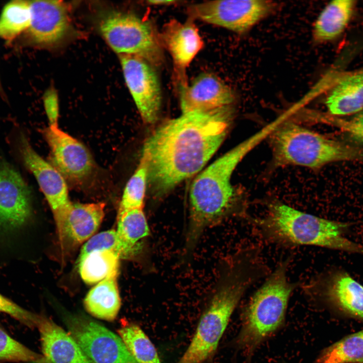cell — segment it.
<instances>
[{"label":"cell","mask_w":363,"mask_h":363,"mask_svg":"<svg viewBox=\"0 0 363 363\" xmlns=\"http://www.w3.org/2000/svg\"><path fill=\"white\" fill-rule=\"evenodd\" d=\"M232 114L230 106L182 113L150 135L141 158L146 163L147 185L154 197L165 195L200 171L224 140Z\"/></svg>","instance_id":"1"},{"label":"cell","mask_w":363,"mask_h":363,"mask_svg":"<svg viewBox=\"0 0 363 363\" xmlns=\"http://www.w3.org/2000/svg\"><path fill=\"white\" fill-rule=\"evenodd\" d=\"M277 126L276 122L267 125L217 159L195 178L190 190L185 255L193 251L206 229L231 217L247 221L250 217L231 184V175L243 158Z\"/></svg>","instance_id":"2"},{"label":"cell","mask_w":363,"mask_h":363,"mask_svg":"<svg viewBox=\"0 0 363 363\" xmlns=\"http://www.w3.org/2000/svg\"><path fill=\"white\" fill-rule=\"evenodd\" d=\"M255 245L229 258L190 345L176 363H202L216 350L230 317L245 293L270 273Z\"/></svg>","instance_id":"3"},{"label":"cell","mask_w":363,"mask_h":363,"mask_svg":"<svg viewBox=\"0 0 363 363\" xmlns=\"http://www.w3.org/2000/svg\"><path fill=\"white\" fill-rule=\"evenodd\" d=\"M264 241L282 247L311 246L363 254V245L348 239L346 223L302 212L281 202L267 205L262 217L247 221Z\"/></svg>","instance_id":"4"},{"label":"cell","mask_w":363,"mask_h":363,"mask_svg":"<svg viewBox=\"0 0 363 363\" xmlns=\"http://www.w3.org/2000/svg\"><path fill=\"white\" fill-rule=\"evenodd\" d=\"M269 135L273 161L278 166L316 169L332 162L363 158L361 149L293 123L279 124Z\"/></svg>","instance_id":"5"},{"label":"cell","mask_w":363,"mask_h":363,"mask_svg":"<svg viewBox=\"0 0 363 363\" xmlns=\"http://www.w3.org/2000/svg\"><path fill=\"white\" fill-rule=\"evenodd\" d=\"M291 257L281 260L251 296L245 309L240 343L251 348L274 332L284 318L289 297L300 284L287 272Z\"/></svg>","instance_id":"6"},{"label":"cell","mask_w":363,"mask_h":363,"mask_svg":"<svg viewBox=\"0 0 363 363\" xmlns=\"http://www.w3.org/2000/svg\"><path fill=\"white\" fill-rule=\"evenodd\" d=\"M101 34L115 52L140 57L152 66L163 61L162 44L153 25L137 16L113 12L101 21Z\"/></svg>","instance_id":"7"},{"label":"cell","mask_w":363,"mask_h":363,"mask_svg":"<svg viewBox=\"0 0 363 363\" xmlns=\"http://www.w3.org/2000/svg\"><path fill=\"white\" fill-rule=\"evenodd\" d=\"M264 0H221L202 2L188 8L190 16L237 33H243L274 8Z\"/></svg>","instance_id":"8"},{"label":"cell","mask_w":363,"mask_h":363,"mask_svg":"<svg viewBox=\"0 0 363 363\" xmlns=\"http://www.w3.org/2000/svg\"><path fill=\"white\" fill-rule=\"evenodd\" d=\"M69 334L89 363H137L120 337L89 319H68Z\"/></svg>","instance_id":"9"},{"label":"cell","mask_w":363,"mask_h":363,"mask_svg":"<svg viewBox=\"0 0 363 363\" xmlns=\"http://www.w3.org/2000/svg\"><path fill=\"white\" fill-rule=\"evenodd\" d=\"M121 65L126 84L144 122L158 119L162 96L160 83L153 66L143 58L121 55Z\"/></svg>","instance_id":"10"},{"label":"cell","mask_w":363,"mask_h":363,"mask_svg":"<svg viewBox=\"0 0 363 363\" xmlns=\"http://www.w3.org/2000/svg\"><path fill=\"white\" fill-rule=\"evenodd\" d=\"M300 286L306 293L320 295L344 312L363 318V286L347 273H321Z\"/></svg>","instance_id":"11"},{"label":"cell","mask_w":363,"mask_h":363,"mask_svg":"<svg viewBox=\"0 0 363 363\" xmlns=\"http://www.w3.org/2000/svg\"><path fill=\"white\" fill-rule=\"evenodd\" d=\"M49 147L54 166L64 177L80 181L92 172L94 162L87 147L77 139L49 125L43 132Z\"/></svg>","instance_id":"12"},{"label":"cell","mask_w":363,"mask_h":363,"mask_svg":"<svg viewBox=\"0 0 363 363\" xmlns=\"http://www.w3.org/2000/svg\"><path fill=\"white\" fill-rule=\"evenodd\" d=\"M105 204L71 203L54 217L63 248L78 246L98 229L104 216Z\"/></svg>","instance_id":"13"},{"label":"cell","mask_w":363,"mask_h":363,"mask_svg":"<svg viewBox=\"0 0 363 363\" xmlns=\"http://www.w3.org/2000/svg\"><path fill=\"white\" fill-rule=\"evenodd\" d=\"M29 190L12 166L0 162V226L14 229L23 225L31 212Z\"/></svg>","instance_id":"14"},{"label":"cell","mask_w":363,"mask_h":363,"mask_svg":"<svg viewBox=\"0 0 363 363\" xmlns=\"http://www.w3.org/2000/svg\"><path fill=\"white\" fill-rule=\"evenodd\" d=\"M19 141V149L24 164L36 178L54 217L71 202L64 177L36 153L25 135L20 136Z\"/></svg>","instance_id":"15"},{"label":"cell","mask_w":363,"mask_h":363,"mask_svg":"<svg viewBox=\"0 0 363 363\" xmlns=\"http://www.w3.org/2000/svg\"><path fill=\"white\" fill-rule=\"evenodd\" d=\"M182 113L210 111L230 106L234 95L220 78L210 73H202L190 85L182 84L179 94Z\"/></svg>","instance_id":"16"},{"label":"cell","mask_w":363,"mask_h":363,"mask_svg":"<svg viewBox=\"0 0 363 363\" xmlns=\"http://www.w3.org/2000/svg\"><path fill=\"white\" fill-rule=\"evenodd\" d=\"M31 19L25 32L28 39L38 45L50 44L60 40L69 26L65 5L57 1H31Z\"/></svg>","instance_id":"17"},{"label":"cell","mask_w":363,"mask_h":363,"mask_svg":"<svg viewBox=\"0 0 363 363\" xmlns=\"http://www.w3.org/2000/svg\"><path fill=\"white\" fill-rule=\"evenodd\" d=\"M162 46L171 55L176 67L184 70L202 48L203 41L195 24L172 19L166 23L159 36Z\"/></svg>","instance_id":"18"},{"label":"cell","mask_w":363,"mask_h":363,"mask_svg":"<svg viewBox=\"0 0 363 363\" xmlns=\"http://www.w3.org/2000/svg\"><path fill=\"white\" fill-rule=\"evenodd\" d=\"M37 327L47 363H89L71 335L51 320L40 317Z\"/></svg>","instance_id":"19"},{"label":"cell","mask_w":363,"mask_h":363,"mask_svg":"<svg viewBox=\"0 0 363 363\" xmlns=\"http://www.w3.org/2000/svg\"><path fill=\"white\" fill-rule=\"evenodd\" d=\"M326 105L329 113L336 116L363 110V71L341 78L328 95Z\"/></svg>","instance_id":"20"},{"label":"cell","mask_w":363,"mask_h":363,"mask_svg":"<svg viewBox=\"0 0 363 363\" xmlns=\"http://www.w3.org/2000/svg\"><path fill=\"white\" fill-rule=\"evenodd\" d=\"M118 272L97 283L86 295L85 308L93 317L107 321H112L117 317L121 307L117 281Z\"/></svg>","instance_id":"21"},{"label":"cell","mask_w":363,"mask_h":363,"mask_svg":"<svg viewBox=\"0 0 363 363\" xmlns=\"http://www.w3.org/2000/svg\"><path fill=\"white\" fill-rule=\"evenodd\" d=\"M353 0H335L330 2L316 20L313 37L318 42H326L338 37L348 24L353 13Z\"/></svg>","instance_id":"22"},{"label":"cell","mask_w":363,"mask_h":363,"mask_svg":"<svg viewBox=\"0 0 363 363\" xmlns=\"http://www.w3.org/2000/svg\"><path fill=\"white\" fill-rule=\"evenodd\" d=\"M117 235L122 247L123 258L133 255L139 250L142 240L150 234V229L143 209L118 210Z\"/></svg>","instance_id":"23"},{"label":"cell","mask_w":363,"mask_h":363,"mask_svg":"<svg viewBox=\"0 0 363 363\" xmlns=\"http://www.w3.org/2000/svg\"><path fill=\"white\" fill-rule=\"evenodd\" d=\"M119 255L110 250L92 252L78 259V263L82 280L88 284L97 283L119 271Z\"/></svg>","instance_id":"24"},{"label":"cell","mask_w":363,"mask_h":363,"mask_svg":"<svg viewBox=\"0 0 363 363\" xmlns=\"http://www.w3.org/2000/svg\"><path fill=\"white\" fill-rule=\"evenodd\" d=\"M31 19V1L8 3L0 15V37L11 43L29 28Z\"/></svg>","instance_id":"25"},{"label":"cell","mask_w":363,"mask_h":363,"mask_svg":"<svg viewBox=\"0 0 363 363\" xmlns=\"http://www.w3.org/2000/svg\"><path fill=\"white\" fill-rule=\"evenodd\" d=\"M118 333L137 363H161L154 345L138 325L125 323Z\"/></svg>","instance_id":"26"},{"label":"cell","mask_w":363,"mask_h":363,"mask_svg":"<svg viewBox=\"0 0 363 363\" xmlns=\"http://www.w3.org/2000/svg\"><path fill=\"white\" fill-rule=\"evenodd\" d=\"M363 362V329L336 342L323 352L318 363Z\"/></svg>","instance_id":"27"},{"label":"cell","mask_w":363,"mask_h":363,"mask_svg":"<svg viewBox=\"0 0 363 363\" xmlns=\"http://www.w3.org/2000/svg\"><path fill=\"white\" fill-rule=\"evenodd\" d=\"M147 185V165L141 158L137 169L126 184L118 210L143 209Z\"/></svg>","instance_id":"28"},{"label":"cell","mask_w":363,"mask_h":363,"mask_svg":"<svg viewBox=\"0 0 363 363\" xmlns=\"http://www.w3.org/2000/svg\"><path fill=\"white\" fill-rule=\"evenodd\" d=\"M0 360L47 363L43 356L17 341L1 328Z\"/></svg>","instance_id":"29"},{"label":"cell","mask_w":363,"mask_h":363,"mask_svg":"<svg viewBox=\"0 0 363 363\" xmlns=\"http://www.w3.org/2000/svg\"><path fill=\"white\" fill-rule=\"evenodd\" d=\"M99 250L112 251L117 253L121 259L123 258L122 249L116 230H107L92 236L83 246L79 259Z\"/></svg>","instance_id":"30"},{"label":"cell","mask_w":363,"mask_h":363,"mask_svg":"<svg viewBox=\"0 0 363 363\" xmlns=\"http://www.w3.org/2000/svg\"><path fill=\"white\" fill-rule=\"evenodd\" d=\"M0 313L8 314L29 327L37 326L40 318L24 309L1 293Z\"/></svg>","instance_id":"31"},{"label":"cell","mask_w":363,"mask_h":363,"mask_svg":"<svg viewBox=\"0 0 363 363\" xmlns=\"http://www.w3.org/2000/svg\"><path fill=\"white\" fill-rule=\"evenodd\" d=\"M325 120L343 132L363 141V110L349 119L336 117Z\"/></svg>","instance_id":"32"},{"label":"cell","mask_w":363,"mask_h":363,"mask_svg":"<svg viewBox=\"0 0 363 363\" xmlns=\"http://www.w3.org/2000/svg\"><path fill=\"white\" fill-rule=\"evenodd\" d=\"M45 109L49 122V125H57L58 117V101L56 93L52 90L45 93L44 97Z\"/></svg>","instance_id":"33"},{"label":"cell","mask_w":363,"mask_h":363,"mask_svg":"<svg viewBox=\"0 0 363 363\" xmlns=\"http://www.w3.org/2000/svg\"><path fill=\"white\" fill-rule=\"evenodd\" d=\"M176 1H168V0H152V1H148V3L150 5H160V6H163V5H170L174 4Z\"/></svg>","instance_id":"34"},{"label":"cell","mask_w":363,"mask_h":363,"mask_svg":"<svg viewBox=\"0 0 363 363\" xmlns=\"http://www.w3.org/2000/svg\"><path fill=\"white\" fill-rule=\"evenodd\" d=\"M2 90V85H1V79H0V91H1Z\"/></svg>","instance_id":"35"}]
</instances>
